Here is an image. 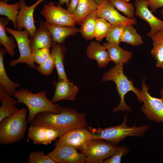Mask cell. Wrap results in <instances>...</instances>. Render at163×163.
Wrapping results in <instances>:
<instances>
[{
	"mask_svg": "<svg viewBox=\"0 0 163 163\" xmlns=\"http://www.w3.org/2000/svg\"><path fill=\"white\" fill-rule=\"evenodd\" d=\"M29 124L56 130L59 133V138L70 131L85 128L87 123L85 113H79L75 109L64 107H62L59 113H40Z\"/></svg>",
	"mask_w": 163,
	"mask_h": 163,
	"instance_id": "1",
	"label": "cell"
},
{
	"mask_svg": "<svg viewBox=\"0 0 163 163\" xmlns=\"http://www.w3.org/2000/svg\"><path fill=\"white\" fill-rule=\"evenodd\" d=\"M47 93L44 90L34 93L27 89L21 88L13 93L12 96L16 99L17 103L24 104L28 109L27 123H30L38 113L42 112H49L56 113L60 112L62 107L49 100L47 97Z\"/></svg>",
	"mask_w": 163,
	"mask_h": 163,
	"instance_id": "2",
	"label": "cell"
},
{
	"mask_svg": "<svg viewBox=\"0 0 163 163\" xmlns=\"http://www.w3.org/2000/svg\"><path fill=\"white\" fill-rule=\"evenodd\" d=\"M128 117L124 115L123 122L119 125L104 129H96L90 127V131L92 140L101 139L116 145L128 136L142 137L150 128L149 125L143 124L137 126L135 124L132 127L127 124Z\"/></svg>",
	"mask_w": 163,
	"mask_h": 163,
	"instance_id": "3",
	"label": "cell"
},
{
	"mask_svg": "<svg viewBox=\"0 0 163 163\" xmlns=\"http://www.w3.org/2000/svg\"><path fill=\"white\" fill-rule=\"evenodd\" d=\"M124 64L121 63L115 65L109 71L104 73L101 79L103 82L112 81L116 85L120 101L117 107L113 109L112 111L113 112L121 111H131V108L126 104L124 100L125 95L129 91L133 92L139 101L142 102L141 90L135 87L133 81L129 79L124 74Z\"/></svg>",
	"mask_w": 163,
	"mask_h": 163,
	"instance_id": "4",
	"label": "cell"
},
{
	"mask_svg": "<svg viewBox=\"0 0 163 163\" xmlns=\"http://www.w3.org/2000/svg\"><path fill=\"white\" fill-rule=\"evenodd\" d=\"M27 109L22 108L0 122V143L9 145L21 140L27 129Z\"/></svg>",
	"mask_w": 163,
	"mask_h": 163,
	"instance_id": "5",
	"label": "cell"
},
{
	"mask_svg": "<svg viewBox=\"0 0 163 163\" xmlns=\"http://www.w3.org/2000/svg\"><path fill=\"white\" fill-rule=\"evenodd\" d=\"M149 91L148 86L145 84L144 77L141 90L142 102L143 103L142 111L148 120L163 123V98L153 97Z\"/></svg>",
	"mask_w": 163,
	"mask_h": 163,
	"instance_id": "6",
	"label": "cell"
},
{
	"mask_svg": "<svg viewBox=\"0 0 163 163\" xmlns=\"http://www.w3.org/2000/svg\"><path fill=\"white\" fill-rule=\"evenodd\" d=\"M118 147L104 140L97 139L92 140L80 150L86 155V163H103L114 154Z\"/></svg>",
	"mask_w": 163,
	"mask_h": 163,
	"instance_id": "7",
	"label": "cell"
},
{
	"mask_svg": "<svg viewBox=\"0 0 163 163\" xmlns=\"http://www.w3.org/2000/svg\"><path fill=\"white\" fill-rule=\"evenodd\" d=\"M40 14L45 18L47 24L60 26L75 27L77 23L73 14L59 3L56 5L52 1L44 4Z\"/></svg>",
	"mask_w": 163,
	"mask_h": 163,
	"instance_id": "8",
	"label": "cell"
},
{
	"mask_svg": "<svg viewBox=\"0 0 163 163\" xmlns=\"http://www.w3.org/2000/svg\"><path fill=\"white\" fill-rule=\"evenodd\" d=\"M5 30L7 32L11 34L15 39L20 53L19 58L11 61L9 66H14L19 63H24L36 70L37 67L33 59L28 31L26 30L21 31L15 30L9 27H6Z\"/></svg>",
	"mask_w": 163,
	"mask_h": 163,
	"instance_id": "9",
	"label": "cell"
},
{
	"mask_svg": "<svg viewBox=\"0 0 163 163\" xmlns=\"http://www.w3.org/2000/svg\"><path fill=\"white\" fill-rule=\"evenodd\" d=\"M55 145V149L47 155L56 163H86V157L84 153H79L76 149L67 145Z\"/></svg>",
	"mask_w": 163,
	"mask_h": 163,
	"instance_id": "10",
	"label": "cell"
},
{
	"mask_svg": "<svg viewBox=\"0 0 163 163\" xmlns=\"http://www.w3.org/2000/svg\"><path fill=\"white\" fill-rule=\"evenodd\" d=\"M95 11L99 17L104 19L112 25L127 26L137 24L135 18H129L123 16L107 0H103Z\"/></svg>",
	"mask_w": 163,
	"mask_h": 163,
	"instance_id": "11",
	"label": "cell"
},
{
	"mask_svg": "<svg viewBox=\"0 0 163 163\" xmlns=\"http://www.w3.org/2000/svg\"><path fill=\"white\" fill-rule=\"evenodd\" d=\"M44 0H37L32 5L27 6L25 0H20L21 7L17 17V30L21 31L24 28L28 31L30 38L33 36L36 29L34 24V12L36 7Z\"/></svg>",
	"mask_w": 163,
	"mask_h": 163,
	"instance_id": "12",
	"label": "cell"
},
{
	"mask_svg": "<svg viewBox=\"0 0 163 163\" xmlns=\"http://www.w3.org/2000/svg\"><path fill=\"white\" fill-rule=\"evenodd\" d=\"M55 144H62L80 150L88 145L92 140L90 132L85 128L68 131L59 138Z\"/></svg>",
	"mask_w": 163,
	"mask_h": 163,
	"instance_id": "13",
	"label": "cell"
},
{
	"mask_svg": "<svg viewBox=\"0 0 163 163\" xmlns=\"http://www.w3.org/2000/svg\"><path fill=\"white\" fill-rule=\"evenodd\" d=\"M135 15L146 21L150 27V31L146 34L147 36L151 37L163 30V21L153 14L145 0H135Z\"/></svg>",
	"mask_w": 163,
	"mask_h": 163,
	"instance_id": "14",
	"label": "cell"
},
{
	"mask_svg": "<svg viewBox=\"0 0 163 163\" xmlns=\"http://www.w3.org/2000/svg\"><path fill=\"white\" fill-rule=\"evenodd\" d=\"M28 138L35 144L47 145L57 137L59 133L57 130L37 125H30L28 132Z\"/></svg>",
	"mask_w": 163,
	"mask_h": 163,
	"instance_id": "15",
	"label": "cell"
},
{
	"mask_svg": "<svg viewBox=\"0 0 163 163\" xmlns=\"http://www.w3.org/2000/svg\"><path fill=\"white\" fill-rule=\"evenodd\" d=\"M55 91L51 101L53 104L63 100L73 101L78 91L77 87L69 80L59 79L53 82Z\"/></svg>",
	"mask_w": 163,
	"mask_h": 163,
	"instance_id": "16",
	"label": "cell"
},
{
	"mask_svg": "<svg viewBox=\"0 0 163 163\" xmlns=\"http://www.w3.org/2000/svg\"><path fill=\"white\" fill-rule=\"evenodd\" d=\"M54 43L52 35L44 21H40L38 27L36 29L30 39V46L32 53L40 48L52 47Z\"/></svg>",
	"mask_w": 163,
	"mask_h": 163,
	"instance_id": "17",
	"label": "cell"
},
{
	"mask_svg": "<svg viewBox=\"0 0 163 163\" xmlns=\"http://www.w3.org/2000/svg\"><path fill=\"white\" fill-rule=\"evenodd\" d=\"M105 47L99 42L92 41L86 48L87 57L97 62L99 67H105L110 61L108 53Z\"/></svg>",
	"mask_w": 163,
	"mask_h": 163,
	"instance_id": "18",
	"label": "cell"
},
{
	"mask_svg": "<svg viewBox=\"0 0 163 163\" xmlns=\"http://www.w3.org/2000/svg\"><path fill=\"white\" fill-rule=\"evenodd\" d=\"M50 50L56 68L59 79L68 80L65 70L63 61L66 49L64 45L54 42Z\"/></svg>",
	"mask_w": 163,
	"mask_h": 163,
	"instance_id": "19",
	"label": "cell"
},
{
	"mask_svg": "<svg viewBox=\"0 0 163 163\" xmlns=\"http://www.w3.org/2000/svg\"><path fill=\"white\" fill-rule=\"evenodd\" d=\"M45 26L50 32L54 42L62 43L69 36L80 33V29L75 27L60 26L49 24L44 21Z\"/></svg>",
	"mask_w": 163,
	"mask_h": 163,
	"instance_id": "20",
	"label": "cell"
},
{
	"mask_svg": "<svg viewBox=\"0 0 163 163\" xmlns=\"http://www.w3.org/2000/svg\"><path fill=\"white\" fill-rule=\"evenodd\" d=\"M7 53L5 47L0 48V86L11 96L20 84L12 81L8 77L4 65V56Z\"/></svg>",
	"mask_w": 163,
	"mask_h": 163,
	"instance_id": "21",
	"label": "cell"
},
{
	"mask_svg": "<svg viewBox=\"0 0 163 163\" xmlns=\"http://www.w3.org/2000/svg\"><path fill=\"white\" fill-rule=\"evenodd\" d=\"M108 53L110 61L115 65L121 63H127L132 58L133 53L124 49L119 45L112 44L108 42L103 43Z\"/></svg>",
	"mask_w": 163,
	"mask_h": 163,
	"instance_id": "22",
	"label": "cell"
},
{
	"mask_svg": "<svg viewBox=\"0 0 163 163\" xmlns=\"http://www.w3.org/2000/svg\"><path fill=\"white\" fill-rule=\"evenodd\" d=\"M0 101L2 106L0 107V122L6 117L15 113L19 110L16 107L17 101L10 96L0 86Z\"/></svg>",
	"mask_w": 163,
	"mask_h": 163,
	"instance_id": "23",
	"label": "cell"
},
{
	"mask_svg": "<svg viewBox=\"0 0 163 163\" xmlns=\"http://www.w3.org/2000/svg\"><path fill=\"white\" fill-rule=\"evenodd\" d=\"M10 20L6 17L0 18V44L3 45L7 53L13 57L15 54L14 50L16 46V42L13 37L8 36L5 30V26L9 24Z\"/></svg>",
	"mask_w": 163,
	"mask_h": 163,
	"instance_id": "24",
	"label": "cell"
},
{
	"mask_svg": "<svg viewBox=\"0 0 163 163\" xmlns=\"http://www.w3.org/2000/svg\"><path fill=\"white\" fill-rule=\"evenodd\" d=\"M98 6L94 0H79L73 14L77 23L81 24L88 15L97 9Z\"/></svg>",
	"mask_w": 163,
	"mask_h": 163,
	"instance_id": "25",
	"label": "cell"
},
{
	"mask_svg": "<svg viewBox=\"0 0 163 163\" xmlns=\"http://www.w3.org/2000/svg\"><path fill=\"white\" fill-rule=\"evenodd\" d=\"M99 18L95 11H94L88 15L81 24L80 33L85 40H90L94 38L96 23Z\"/></svg>",
	"mask_w": 163,
	"mask_h": 163,
	"instance_id": "26",
	"label": "cell"
},
{
	"mask_svg": "<svg viewBox=\"0 0 163 163\" xmlns=\"http://www.w3.org/2000/svg\"><path fill=\"white\" fill-rule=\"evenodd\" d=\"M151 38L153 47L150 53L156 60L155 66L163 69V30L160 31Z\"/></svg>",
	"mask_w": 163,
	"mask_h": 163,
	"instance_id": "27",
	"label": "cell"
},
{
	"mask_svg": "<svg viewBox=\"0 0 163 163\" xmlns=\"http://www.w3.org/2000/svg\"><path fill=\"white\" fill-rule=\"evenodd\" d=\"M20 7L19 2L9 4L2 1H0V15L5 16L12 21L14 29L15 30H17V21Z\"/></svg>",
	"mask_w": 163,
	"mask_h": 163,
	"instance_id": "28",
	"label": "cell"
},
{
	"mask_svg": "<svg viewBox=\"0 0 163 163\" xmlns=\"http://www.w3.org/2000/svg\"><path fill=\"white\" fill-rule=\"evenodd\" d=\"M132 25L126 26L121 37L120 42H125L134 46H139L144 43L140 35Z\"/></svg>",
	"mask_w": 163,
	"mask_h": 163,
	"instance_id": "29",
	"label": "cell"
},
{
	"mask_svg": "<svg viewBox=\"0 0 163 163\" xmlns=\"http://www.w3.org/2000/svg\"><path fill=\"white\" fill-rule=\"evenodd\" d=\"M127 26L123 25H112L106 37L109 43L119 45L121 37Z\"/></svg>",
	"mask_w": 163,
	"mask_h": 163,
	"instance_id": "30",
	"label": "cell"
},
{
	"mask_svg": "<svg viewBox=\"0 0 163 163\" xmlns=\"http://www.w3.org/2000/svg\"><path fill=\"white\" fill-rule=\"evenodd\" d=\"M112 25L104 19L99 17L96 23L94 37L97 40L101 42L105 37Z\"/></svg>",
	"mask_w": 163,
	"mask_h": 163,
	"instance_id": "31",
	"label": "cell"
},
{
	"mask_svg": "<svg viewBox=\"0 0 163 163\" xmlns=\"http://www.w3.org/2000/svg\"><path fill=\"white\" fill-rule=\"evenodd\" d=\"M118 10L122 12L129 18H134L135 8L133 4L122 0H107Z\"/></svg>",
	"mask_w": 163,
	"mask_h": 163,
	"instance_id": "32",
	"label": "cell"
},
{
	"mask_svg": "<svg viewBox=\"0 0 163 163\" xmlns=\"http://www.w3.org/2000/svg\"><path fill=\"white\" fill-rule=\"evenodd\" d=\"M27 163H56L47 155L43 152H34L29 155Z\"/></svg>",
	"mask_w": 163,
	"mask_h": 163,
	"instance_id": "33",
	"label": "cell"
},
{
	"mask_svg": "<svg viewBox=\"0 0 163 163\" xmlns=\"http://www.w3.org/2000/svg\"><path fill=\"white\" fill-rule=\"evenodd\" d=\"M34 62L40 65L45 62L50 55V48L45 47L37 49L32 53Z\"/></svg>",
	"mask_w": 163,
	"mask_h": 163,
	"instance_id": "34",
	"label": "cell"
},
{
	"mask_svg": "<svg viewBox=\"0 0 163 163\" xmlns=\"http://www.w3.org/2000/svg\"><path fill=\"white\" fill-rule=\"evenodd\" d=\"M129 152V150L126 147L122 146L118 147L114 154L104 161L103 163H120L122 156L127 155Z\"/></svg>",
	"mask_w": 163,
	"mask_h": 163,
	"instance_id": "35",
	"label": "cell"
},
{
	"mask_svg": "<svg viewBox=\"0 0 163 163\" xmlns=\"http://www.w3.org/2000/svg\"><path fill=\"white\" fill-rule=\"evenodd\" d=\"M55 67L53 59L50 54L45 62L37 67L36 70L42 75L48 76L52 72Z\"/></svg>",
	"mask_w": 163,
	"mask_h": 163,
	"instance_id": "36",
	"label": "cell"
},
{
	"mask_svg": "<svg viewBox=\"0 0 163 163\" xmlns=\"http://www.w3.org/2000/svg\"><path fill=\"white\" fill-rule=\"evenodd\" d=\"M151 11L153 12L158 8L163 7V0H145Z\"/></svg>",
	"mask_w": 163,
	"mask_h": 163,
	"instance_id": "37",
	"label": "cell"
},
{
	"mask_svg": "<svg viewBox=\"0 0 163 163\" xmlns=\"http://www.w3.org/2000/svg\"><path fill=\"white\" fill-rule=\"evenodd\" d=\"M79 0H71L69 5L67 8L68 11L71 14H73L77 6Z\"/></svg>",
	"mask_w": 163,
	"mask_h": 163,
	"instance_id": "38",
	"label": "cell"
},
{
	"mask_svg": "<svg viewBox=\"0 0 163 163\" xmlns=\"http://www.w3.org/2000/svg\"><path fill=\"white\" fill-rule=\"evenodd\" d=\"M71 0H59V3L61 5H63L66 3L68 7L69 5L70 2Z\"/></svg>",
	"mask_w": 163,
	"mask_h": 163,
	"instance_id": "39",
	"label": "cell"
},
{
	"mask_svg": "<svg viewBox=\"0 0 163 163\" xmlns=\"http://www.w3.org/2000/svg\"><path fill=\"white\" fill-rule=\"evenodd\" d=\"M159 93L161 97L163 98V87L160 91Z\"/></svg>",
	"mask_w": 163,
	"mask_h": 163,
	"instance_id": "40",
	"label": "cell"
},
{
	"mask_svg": "<svg viewBox=\"0 0 163 163\" xmlns=\"http://www.w3.org/2000/svg\"><path fill=\"white\" fill-rule=\"evenodd\" d=\"M97 4L99 5L102 2L103 0H94Z\"/></svg>",
	"mask_w": 163,
	"mask_h": 163,
	"instance_id": "41",
	"label": "cell"
},
{
	"mask_svg": "<svg viewBox=\"0 0 163 163\" xmlns=\"http://www.w3.org/2000/svg\"><path fill=\"white\" fill-rule=\"evenodd\" d=\"M1 1H2L7 3L9 1H10L11 0H0Z\"/></svg>",
	"mask_w": 163,
	"mask_h": 163,
	"instance_id": "42",
	"label": "cell"
},
{
	"mask_svg": "<svg viewBox=\"0 0 163 163\" xmlns=\"http://www.w3.org/2000/svg\"><path fill=\"white\" fill-rule=\"evenodd\" d=\"M161 15H162V17H163V8L162 9V10L161 12Z\"/></svg>",
	"mask_w": 163,
	"mask_h": 163,
	"instance_id": "43",
	"label": "cell"
},
{
	"mask_svg": "<svg viewBox=\"0 0 163 163\" xmlns=\"http://www.w3.org/2000/svg\"><path fill=\"white\" fill-rule=\"evenodd\" d=\"M123 1H126V2H129V1L130 0H122Z\"/></svg>",
	"mask_w": 163,
	"mask_h": 163,
	"instance_id": "44",
	"label": "cell"
},
{
	"mask_svg": "<svg viewBox=\"0 0 163 163\" xmlns=\"http://www.w3.org/2000/svg\"><path fill=\"white\" fill-rule=\"evenodd\" d=\"M162 133H163V131H162Z\"/></svg>",
	"mask_w": 163,
	"mask_h": 163,
	"instance_id": "45",
	"label": "cell"
}]
</instances>
